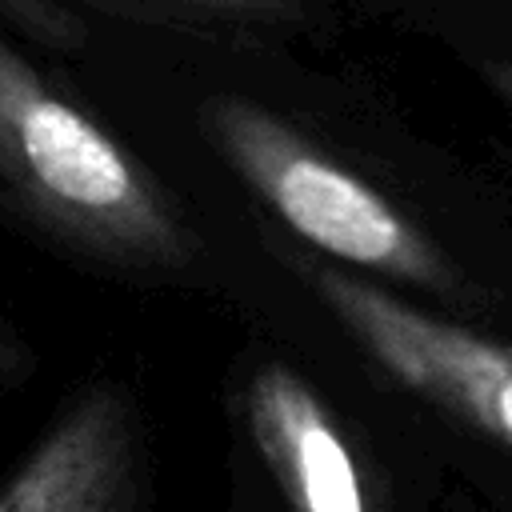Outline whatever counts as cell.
<instances>
[{
  "mask_svg": "<svg viewBox=\"0 0 512 512\" xmlns=\"http://www.w3.org/2000/svg\"><path fill=\"white\" fill-rule=\"evenodd\" d=\"M0 184L44 232L120 264H180L188 232L148 172L0 36Z\"/></svg>",
  "mask_w": 512,
  "mask_h": 512,
  "instance_id": "obj_1",
  "label": "cell"
},
{
  "mask_svg": "<svg viewBox=\"0 0 512 512\" xmlns=\"http://www.w3.org/2000/svg\"><path fill=\"white\" fill-rule=\"evenodd\" d=\"M204 124L228 164L300 232L308 244L372 272L416 284H440L436 248L356 172L340 168L296 128L248 104L220 96L204 108Z\"/></svg>",
  "mask_w": 512,
  "mask_h": 512,
  "instance_id": "obj_2",
  "label": "cell"
},
{
  "mask_svg": "<svg viewBox=\"0 0 512 512\" xmlns=\"http://www.w3.org/2000/svg\"><path fill=\"white\" fill-rule=\"evenodd\" d=\"M304 272L348 336H356L392 380L512 448V348L416 312L348 272L312 264H304Z\"/></svg>",
  "mask_w": 512,
  "mask_h": 512,
  "instance_id": "obj_3",
  "label": "cell"
},
{
  "mask_svg": "<svg viewBox=\"0 0 512 512\" xmlns=\"http://www.w3.org/2000/svg\"><path fill=\"white\" fill-rule=\"evenodd\" d=\"M132 424L116 388L76 396L0 488V512H128Z\"/></svg>",
  "mask_w": 512,
  "mask_h": 512,
  "instance_id": "obj_4",
  "label": "cell"
},
{
  "mask_svg": "<svg viewBox=\"0 0 512 512\" xmlns=\"http://www.w3.org/2000/svg\"><path fill=\"white\" fill-rule=\"evenodd\" d=\"M256 448L296 512H368L356 460L320 396L284 364H264L244 388Z\"/></svg>",
  "mask_w": 512,
  "mask_h": 512,
  "instance_id": "obj_5",
  "label": "cell"
},
{
  "mask_svg": "<svg viewBox=\"0 0 512 512\" xmlns=\"http://www.w3.org/2000/svg\"><path fill=\"white\" fill-rule=\"evenodd\" d=\"M196 8H212V12H232V16H280L288 8V0H184Z\"/></svg>",
  "mask_w": 512,
  "mask_h": 512,
  "instance_id": "obj_6",
  "label": "cell"
},
{
  "mask_svg": "<svg viewBox=\"0 0 512 512\" xmlns=\"http://www.w3.org/2000/svg\"><path fill=\"white\" fill-rule=\"evenodd\" d=\"M500 76H504V80H500V84H504V88H508V96H512V68H504V72H500Z\"/></svg>",
  "mask_w": 512,
  "mask_h": 512,
  "instance_id": "obj_7",
  "label": "cell"
}]
</instances>
